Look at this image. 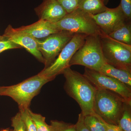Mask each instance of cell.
Instances as JSON below:
<instances>
[{
	"label": "cell",
	"mask_w": 131,
	"mask_h": 131,
	"mask_svg": "<svg viewBox=\"0 0 131 131\" xmlns=\"http://www.w3.org/2000/svg\"><path fill=\"white\" fill-rule=\"evenodd\" d=\"M88 35L75 34L53 63L49 67L45 68L39 74L42 76L54 80L57 76L62 74L64 70L69 67L72 57L84 43Z\"/></svg>",
	"instance_id": "cell-7"
},
{
	"label": "cell",
	"mask_w": 131,
	"mask_h": 131,
	"mask_svg": "<svg viewBox=\"0 0 131 131\" xmlns=\"http://www.w3.org/2000/svg\"><path fill=\"white\" fill-rule=\"evenodd\" d=\"M2 86H0V94H1V90Z\"/></svg>",
	"instance_id": "cell-29"
},
{
	"label": "cell",
	"mask_w": 131,
	"mask_h": 131,
	"mask_svg": "<svg viewBox=\"0 0 131 131\" xmlns=\"http://www.w3.org/2000/svg\"><path fill=\"white\" fill-rule=\"evenodd\" d=\"M75 34L68 31H60L42 39H35L38 50L44 59V68L54 62Z\"/></svg>",
	"instance_id": "cell-8"
},
{
	"label": "cell",
	"mask_w": 131,
	"mask_h": 131,
	"mask_svg": "<svg viewBox=\"0 0 131 131\" xmlns=\"http://www.w3.org/2000/svg\"><path fill=\"white\" fill-rule=\"evenodd\" d=\"M98 71L131 87V72L130 71L117 69L106 62Z\"/></svg>",
	"instance_id": "cell-14"
},
{
	"label": "cell",
	"mask_w": 131,
	"mask_h": 131,
	"mask_svg": "<svg viewBox=\"0 0 131 131\" xmlns=\"http://www.w3.org/2000/svg\"><path fill=\"white\" fill-rule=\"evenodd\" d=\"M83 75L96 89L112 91L131 101V87L99 71L88 68H85Z\"/></svg>",
	"instance_id": "cell-9"
},
{
	"label": "cell",
	"mask_w": 131,
	"mask_h": 131,
	"mask_svg": "<svg viewBox=\"0 0 131 131\" xmlns=\"http://www.w3.org/2000/svg\"><path fill=\"white\" fill-rule=\"evenodd\" d=\"M15 43L25 48L37 59L44 63V59L37 48L36 39L31 36L14 28L11 25L8 26L3 35Z\"/></svg>",
	"instance_id": "cell-11"
},
{
	"label": "cell",
	"mask_w": 131,
	"mask_h": 131,
	"mask_svg": "<svg viewBox=\"0 0 131 131\" xmlns=\"http://www.w3.org/2000/svg\"><path fill=\"white\" fill-rule=\"evenodd\" d=\"M34 11L39 19L51 24L60 21L68 14L57 0H43Z\"/></svg>",
	"instance_id": "cell-12"
},
{
	"label": "cell",
	"mask_w": 131,
	"mask_h": 131,
	"mask_svg": "<svg viewBox=\"0 0 131 131\" xmlns=\"http://www.w3.org/2000/svg\"><path fill=\"white\" fill-rule=\"evenodd\" d=\"M22 47L6 37L0 35V53L10 49H22Z\"/></svg>",
	"instance_id": "cell-22"
},
{
	"label": "cell",
	"mask_w": 131,
	"mask_h": 131,
	"mask_svg": "<svg viewBox=\"0 0 131 131\" xmlns=\"http://www.w3.org/2000/svg\"><path fill=\"white\" fill-rule=\"evenodd\" d=\"M68 13H71L78 7L79 0H57Z\"/></svg>",
	"instance_id": "cell-24"
},
{
	"label": "cell",
	"mask_w": 131,
	"mask_h": 131,
	"mask_svg": "<svg viewBox=\"0 0 131 131\" xmlns=\"http://www.w3.org/2000/svg\"><path fill=\"white\" fill-rule=\"evenodd\" d=\"M101 40L106 62L117 69L131 72V45L104 34L101 36Z\"/></svg>",
	"instance_id": "cell-6"
},
{
	"label": "cell",
	"mask_w": 131,
	"mask_h": 131,
	"mask_svg": "<svg viewBox=\"0 0 131 131\" xmlns=\"http://www.w3.org/2000/svg\"><path fill=\"white\" fill-rule=\"evenodd\" d=\"M118 42L131 45V22L127 21L108 35Z\"/></svg>",
	"instance_id": "cell-16"
},
{
	"label": "cell",
	"mask_w": 131,
	"mask_h": 131,
	"mask_svg": "<svg viewBox=\"0 0 131 131\" xmlns=\"http://www.w3.org/2000/svg\"><path fill=\"white\" fill-rule=\"evenodd\" d=\"M57 30L86 35L103 34L91 15L77 8L68 13L58 22L53 24Z\"/></svg>",
	"instance_id": "cell-5"
},
{
	"label": "cell",
	"mask_w": 131,
	"mask_h": 131,
	"mask_svg": "<svg viewBox=\"0 0 131 131\" xmlns=\"http://www.w3.org/2000/svg\"><path fill=\"white\" fill-rule=\"evenodd\" d=\"M107 0H79L78 8L91 15L101 13L108 7L105 5Z\"/></svg>",
	"instance_id": "cell-15"
},
{
	"label": "cell",
	"mask_w": 131,
	"mask_h": 131,
	"mask_svg": "<svg viewBox=\"0 0 131 131\" xmlns=\"http://www.w3.org/2000/svg\"><path fill=\"white\" fill-rule=\"evenodd\" d=\"M96 25L103 34L108 35L127 21L119 5L117 7L108 8L105 12L91 15Z\"/></svg>",
	"instance_id": "cell-10"
},
{
	"label": "cell",
	"mask_w": 131,
	"mask_h": 131,
	"mask_svg": "<svg viewBox=\"0 0 131 131\" xmlns=\"http://www.w3.org/2000/svg\"><path fill=\"white\" fill-rule=\"evenodd\" d=\"M38 74L9 86H2L0 96H9L16 102L19 109L29 108L33 98L37 95L43 85L53 80Z\"/></svg>",
	"instance_id": "cell-3"
},
{
	"label": "cell",
	"mask_w": 131,
	"mask_h": 131,
	"mask_svg": "<svg viewBox=\"0 0 131 131\" xmlns=\"http://www.w3.org/2000/svg\"><path fill=\"white\" fill-rule=\"evenodd\" d=\"M84 123L90 131H106L100 117L97 115L84 116Z\"/></svg>",
	"instance_id": "cell-17"
},
{
	"label": "cell",
	"mask_w": 131,
	"mask_h": 131,
	"mask_svg": "<svg viewBox=\"0 0 131 131\" xmlns=\"http://www.w3.org/2000/svg\"><path fill=\"white\" fill-rule=\"evenodd\" d=\"M127 100L112 91L96 89L94 102L95 114L108 124L118 125Z\"/></svg>",
	"instance_id": "cell-2"
},
{
	"label": "cell",
	"mask_w": 131,
	"mask_h": 131,
	"mask_svg": "<svg viewBox=\"0 0 131 131\" xmlns=\"http://www.w3.org/2000/svg\"><path fill=\"white\" fill-rule=\"evenodd\" d=\"M17 28L36 39L44 38L60 31L55 28L53 24L40 19L29 25Z\"/></svg>",
	"instance_id": "cell-13"
},
{
	"label": "cell",
	"mask_w": 131,
	"mask_h": 131,
	"mask_svg": "<svg viewBox=\"0 0 131 131\" xmlns=\"http://www.w3.org/2000/svg\"><path fill=\"white\" fill-rule=\"evenodd\" d=\"M28 108L19 109V113L25 124L26 131H37L35 124L28 113Z\"/></svg>",
	"instance_id": "cell-21"
},
{
	"label": "cell",
	"mask_w": 131,
	"mask_h": 131,
	"mask_svg": "<svg viewBox=\"0 0 131 131\" xmlns=\"http://www.w3.org/2000/svg\"><path fill=\"white\" fill-rule=\"evenodd\" d=\"M28 112L36 126L37 131H52L51 127L46 122L45 117L33 112L28 108Z\"/></svg>",
	"instance_id": "cell-19"
},
{
	"label": "cell",
	"mask_w": 131,
	"mask_h": 131,
	"mask_svg": "<svg viewBox=\"0 0 131 131\" xmlns=\"http://www.w3.org/2000/svg\"><path fill=\"white\" fill-rule=\"evenodd\" d=\"M11 121L12 126L13 128L12 131H26L19 112L12 117Z\"/></svg>",
	"instance_id": "cell-23"
},
{
	"label": "cell",
	"mask_w": 131,
	"mask_h": 131,
	"mask_svg": "<svg viewBox=\"0 0 131 131\" xmlns=\"http://www.w3.org/2000/svg\"><path fill=\"white\" fill-rule=\"evenodd\" d=\"M100 118L105 126L106 131H123L118 126L108 124L104 121L100 117Z\"/></svg>",
	"instance_id": "cell-27"
},
{
	"label": "cell",
	"mask_w": 131,
	"mask_h": 131,
	"mask_svg": "<svg viewBox=\"0 0 131 131\" xmlns=\"http://www.w3.org/2000/svg\"></svg>",
	"instance_id": "cell-30"
},
{
	"label": "cell",
	"mask_w": 131,
	"mask_h": 131,
	"mask_svg": "<svg viewBox=\"0 0 131 131\" xmlns=\"http://www.w3.org/2000/svg\"><path fill=\"white\" fill-rule=\"evenodd\" d=\"M118 126L123 131H131V102L126 104Z\"/></svg>",
	"instance_id": "cell-18"
},
{
	"label": "cell",
	"mask_w": 131,
	"mask_h": 131,
	"mask_svg": "<svg viewBox=\"0 0 131 131\" xmlns=\"http://www.w3.org/2000/svg\"><path fill=\"white\" fill-rule=\"evenodd\" d=\"M121 8L127 20H131V0H121Z\"/></svg>",
	"instance_id": "cell-25"
},
{
	"label": "cell",
	"mask_w": 131,
	"mask_h": 131,
	"mask_svg": "<svg viewBox=\"0 0 131 131\" xmlns=\"http://www.w3.org/2000/svg\"><path fill=\"white\" fill-rule=\"evenodd\" d=\"M106 62L102 52L101 36L88 35L81 47L76 51L70 62L69 65L82 66L99 71Z\"/></svg>",
	"instance_id": "cell-4"
},
{
	"label": "cell",
	"mask_w": 131,
	"mask_h": 131,
	"mask_svg": "<svg viewBox=\"0 0 131 131\" xmlns=\"http://www.w3.org/2000/svg\"><path fill=\"white\" fill-rule=\"evenodd\" d=\"M65 78L64 90L80 106L83 116L95 114L94 105L96 89L79 72L69 67L62 73Z\"/></svg>",
	"instance_id": "cell-1"
},
{
	"label": "cell",
	"mask_w": 131,
	"mask_h": 131,
	"mask_svg": "<svg viewBox=\"0 0 131 131\" xmlns=\"http://www.w3.org/2000/svg\"><path fill=\"white\" fill-rule=\"evenodd\" d=\"M52 131H77L75 125L57 120H51Z\"/></svg>",
	"instance_id": "cell-20"
},
{
	"label": "cell",
	"mask_w": 131,
	"mask_h": 131,
	"mask_svg": "<svg viewBox=\"0 0 131 131\" xmlns=\"http://www.w3.org/2000/svg\"><path fill=\"white\" fill-rule=\"evenodd\" d=\"M75 125L77 131H90L84 123V116L81 113L78 115L77 122Z\"/></svg>",
	"instance_id": "cell-26"
},
{
	"label": "cell",
	"mask_w": 131,
	"mask_h": 131,
	"mask_svg": "<svg viewBox=\"0 0 131 131\" xmlns=\"http://www.w3.org/2000/svg\"><path fill=\"white\" fill-rule=\"evenodd\" d=\"M12 129H10L9 128H6V129H1L0 131H12Z\"/></svg>",
	"instance_id": "cell-28"
}]
</instances>
